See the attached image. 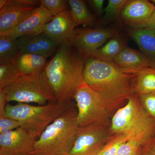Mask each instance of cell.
<instances>
[{
    "label": "cell",
    "instance_id": "cell-8",
    "mask_svg": "<svg viewBox=\"0 0 155 155\" xmlns=\"http://www.w3.org/2000/svg\"><path fill=\"white\" fill-rule=\"evenodd\" d=\"M112 136L110 126L91 125L79 127L68 155H97Z\"/></svg>",
    "mask_w": 155,
    "mask_h": 155
},
{
    "label": "cell",
    "instance_id": "cell-33",
    "mask_svg": "<svg viewBox=\"0 0 155 155\" xmlns=\"http://www.w3.org/2000/svg\"><path fill=\"white\" fill-rule=\"evenodd\" d=\"M144 28L155 29V8L151 16L145 25Z\"/></svg>",
    "mask_w": 155,
    "mask_h": 155
},
{
    "label": "cell",
    "instance_id": "cell-32",
    "mask_svg": "<svg viewBox=\"0 0 155 155\" xmlns=\"http://www.w3.org/2000/svg\"><path fill=\"white\" fill-rule=\"evenodd\" d=\"M8 103L5 95L2 89H0V118L6 116V107Z\"/></svg>",
    "mask_w": 155,
    "mask_h": 155
},
{
    "label": "cell",
    "instance_id": "cell-27",
    "mask_svg": "<svg viewBox=\"0 0 155 155\" xmlns=\"http://www.w3.org/2000/svg\"><path fill=\"white\" fill-rule=\"evenodd\" d=\"M137 96L141 107L146 114L155 122V93Z\"/></svg>",
    "mask_w": 155,
    "mask_h": 155
},
{
    "label": "cell",
    "instance_id": "cell-12",
    "mask_svg": "<svg viewBox=\"0 0 155 155\" xmlns=\"http://www.w3.org/2000/svg\"><path fill=\"white\" fill-rule=\"evenodd\" d=\"M50 12L40 5L13 29L0 33V36L17 39L24 35H33L42 33L44 26L54 18Z\"/></svg>",
    "mask_w": 155,
    "mask_h": 155
},
{
    "label": "cell",
    "instance_id": "cell-31",
    "mask_svg": "<svg viewBox=\"0 0 155 155\" xmlns=\"http://www.w3.org/2000/svg\"><path fill=\"white\" fill-rule=\"evenodd\" d=\"M140 155H155V136L143 147Z\"/></svg>",
    "mask_w": 155,
    "mask_h": 155
},
{
    "label": "cell",
    "instance_id": "cell-28",
    "mask_svg": "<svg viewBox=\"0 0 155 155\" xmlns=\"http://www.w3.org/2000/svg\"><path fill=\"white\" fill-rule=\"evenodd\" d=\"M142 147L136 142L127 140L120 146L116 155H140Z\"/></svg>",
    "mask_w": 155,
    "mask_h": 155
},
{
    "label": "cell",
    "instance_id": "cell-2",
    "mask_svg": "<svg viewBox=\"0 0 155 155\" xmlns=\"http://www.w3.org/2000/svg\"><path fill=\"white\" fill-rule=\"evenodd\" d=\"M136 75L125 72L114 62L93 58L85 60L84 82L119 108L135 94L131 81Z\"/></svg>",
    "mask_w": 155,
    "mask_h": 155
},
{
    "label": "cell",
    "instance_id": "cell-34",
    "mask_svg": "<svg viewBox=\"0 0 155 155\" xmlns=\"http://www.w3.org/2000/svg\"><path fill=\"white\" fill-rule=\"evenodd\" d=\"M8 0H0V9L2 8L6 5Z\"/></svg>",
    "mask_w": 155,
    "mask_h": 155
},
{
    "label": "cell",
    "instance_id": "cell-20",
    "mask_svg": "<svg viewBox=\"0 0 155 155\" xmlns=\"http://www.w3.org/2000/svg\"><path fill=\"white\" fill-rule=\"evenodd\" d=\"M68 2L76 26H92L98 23L96 16L90 11L84 1L69 0Z\"/></svg>",
    "mask_w": 155,
    "mask_h": 155
},
{
    "label": "cell",
    "instance_id": "cell-30",
    "mask_svg": "<svg viewBox=\"0 0 155 155\" xmlns=\"http://www.w3.org/2000/svg\"><path fill=\"white\" fill-rule=\"evenodd\" d=\"M87 2L97 15L100 16L104 14V0H89Z\"/></svg>",
    "mask_w": 155,
    "mask_h": 155
},
{
    "label": "cell",
    "instance_id": "cell-13",
    "mask_svg": "<svg viewBox=\"0 0 155 155\" xmlns=\"http://www.w3.org/2000/svg\"><path fill=\"white\" fill-rule=\"evenodd\" d=\"M155 8L147 0H128L120 14L122 21L132 29L144 28Z\"/></svg>",
    "mask_w": 155,
    "mask_h": 155
},
{
    "label": "cell",
    "instance_id": "cell-22",
    "mask_svg": "<svg viewBox=\"0 0 155 155\" xmlns=\"http://www.w3.org/2000/svg\"><path fill=\"white\" fill-rule=\"evenodd\" d=\"M19 53L17 39L0 36V65L14 64Z\"/></svg>",
    "mask_w": 155,
    "mask_h": 155
},
{
    "label": "cell",
    "instance_id": "cell-24",
    "mask_svg": "<svg viewBox=\"0 0 155 155\" xmlns=\"http://www.w3.org/2000/svg\"><path fill=\"white\" fill-rule=\"evenodd\" d=\"M20 75L13 64L0 65V89H3L17 80Z\"/></svg>",
    "mask_w": 155,
    "mask_h": 155
},
{
    "label": "cell",
    "instance_id": "cell-3",
    "mask_svg": "<svg viewBox=\"0 0 155 155\" xmlns=\"http://www.w3.org/2000/svg\"><path fill=\"white\" fill-rule=\"evenodd\" d=\"M110 127L112 135L123 134L128 140L143 147L155 136V122L141 107L135 94L116 111L111 118Z\"/></svg>",
    "mask_w": 155,
    "mask_h": 155
},
{
    "label": "cell",
    "instance_id": "cell-35",
    "mask_svg": "<svg viewBox=\"0 0 155 155\" xmlns=\"http://www.w3.org/2000/svg\"><path fill=\"white\" fill-rule=\"evenodd\" d=\"M151 2H152L155 3V0H152V1H151Z\"/></svg>",
    "mask_w": 155,
    "mask_h": 155
},
{
    "label": "cell",
    "instance_id": "cell-10",
    "mask_svg": "<svg viewBox=\"0 0 155 155\" xmlns=\"http://www.w3.org/2000/svg\"><path fill=\"white\" fill-rule=\"evenodd\" d=\"M40 5L38 0H8L0 9V33L13 29Z\"/></svg>",
    "mask_w": 155,
    "mask_h": 155
},
{
    "label": "cell",
    "instance_id": "cell-36",
    "mask_svg": "<svg viewBox=\"0 0 155 155\" xmlns=\"http://www.w3.org/2000/svg\"><path fill=\"white\" fill-rule=\"evenodd\" d=\"M0 155H6L2 153H0Z\"/></svg>",
    "mask_w": 155,
    "mask_h": 155
},
{
    "label": "cell",
    "instance_id": "cell-14",
    "mask_svg": "<svg viewBox=\"0 0 155 155\" xmlns=\"http://www.w3.org/2000/svg\"><path fill=\"white\" fill-rule=\"evenodd\" d=\"M20 52L31 53L48 58L54 54L60 44L43 33L24 35L17 39Z\"/></svg>",
    "mask_w": 155,
    "mask_h": 155
},
{
    "label": "cell",
    "instance_id": "cell-15",
    "mask_svg": "<svg viewBox=\"0 0 155 155\" xmlns=\"http://www.w3.org/2000/svg\"><path fill=\"white\" fill-rule=\"evenodd\" d=\"M76 27L69 9L54 17L47 23L42 33L58 42L59 44L67 41Z\"/></svg>",
    "mask_w": 155,
    "mask_h": 155
},
{
    "label": "cell",
    "instance_id": "cell-4",
    "mask_svg": "<svg viewBox=\"0 0 155 155\" xmlns=\"http://www.w3.org/2000/svg\"><path fill=\"white\" fill-rule=\"evenodd\" d=\"M74 105L49 125L37 139L31 155H68L79 126Z\"/></svg>",
    "mask_w": 155,
    "mask_h": 155
},
{
    "label": "cell",
    "instance_id": "cell-16",
    "mask_svg": "<svg viewBox=\"0 0 155 155\" xmlns=\"http://www.w3.org/2000/svg\"><path fill=\"white\" fill-rule=\"evenodd\" d=\"M113 62L125 72L132 74H136L139 71L150 67L148 60L143 53L127 46Z\"/></svg>",
    "mask_w": 155,
    "mask_h": 155
},
{
    "label": "cell",
    "instance_id": "cell-23",
    "mask_svg": "<svg viewBox=\"0 0 155 155\" xmlns=\"http://www.w3.org/2000/svg\"><path fill=\"white\" fill-rule=\"evenodd\" d=\"M127 0H109L105 8L104 9L102 22L104 23L116 20L120 16L121 12Z\"/></svg>",
    "mask_w": 155,
    "mask_h": 155
},
{
    "label": "cell",
    "instance_id": "cell-25",
    "mask_svg": "<svg viewBox=\"0 0 155 155\" xmlns=\"http://www.w3.org/2000/svg\"><path fill=\"white\" fill-rule=\"evenodd\" d=\"M128 138L122 134L113 135L97 155H116L120 146Z\"/></svg>",
    "mask_w": 155,
    "mask_h": 155
},
{
    "label": "cell",
    "instance_id": "cell-26",
    "mask_svg": "<svg viewBox=\"0 0 155 155\" xmlns=\"http://www.w3.org/2000/svg\"><path fill=\"white\" fill-rule=\"evenodd\" d=\"M41 5L43 6L54 17L68 10V1L65 0H40Z\"/></svg>",
    "mask_w": 155,
    "mask_h": 155
},
{
    "label": "cell",
    "instance_id": "cell-7",
    "mask_svg": "<svg viewBox=\"0 0 155 155\" xmlns=\"http://www.w3.org/2000/svg\"><path fill=\"white\" fill-rule=\"evenodd\" d=\"M7 102L35 103L44 105L57 101L44 70L35 75L21 76L2 89Z\"/></svg>",
    "mask_w": 155,
    "mask_h": 155
},
{
    "label": "cell",
    "instance_id": "cell-11",
    "mask_svg": "<svg viewBox=\"0 0 155 155\" xmlns=\"http://www.w3.org/2000/svg\"><path fill=\"white\" fill-rule=\"evenodd\" d=\"M37 139L21 127L0 134V153L6 155H31Z\"/></svg>",
    "mask_w": 155,
    "mask_h": 155
},
{
    "label": "cell",
    "instance_id": "cell-5",
    "mask_svg": "<svg viewBox=\"0 0 155 155\" xmlns=\"http://www.w3.org/2000/svg\"><path fill=\"white\" fill-rule=\"evenodd\" d=\"M72 105V102L61 104L57 101L44 105L24 103L7 104L6 116L19 122L20 127L38 138L49 125Z\"/></svg>",
    "mask_w": 155,
    "mask_h": 155
},
{
    "label": "cell",
    "instance_id": "cell-9",
    "mask_svg": "<svg viewBox=\"0 0 155 155\" xmlns=\"http://www.w3.org/2000/svg\"><path fill=\"white\" fill-rule=\"evenodd\" d=\"M118 35L110 28H82L75 29L67 41L86 60L110 39Z\"/></svg>",
    "mask_w": 155,
    "mask_h": 155
},
{
    "label": "cell",
    "instance_id": "cell-18",
    "mask_svg": "<svg viewBox=\"0 0 155 155\" xmlns=\"http://www.w3.org/2000/svg\"><path fill=\"white\" fill-rule=\"evenodd\" d=\"M48 58L27 53H19L13 64L20 76L38 74L44 70Z\"/></svg>",
    "mask_w": 155,
    "mask_h": 155
},
{
    "label": "cell",
    "instance_id": "cell-19",
    "mask_svg": "<svg viewBox=\"0 0 155 155\" xmlns=\"http://www.w3.org/2000/svg\"><path fill=\"white\" fill-rule=\"evenodd\" d=\"M131 84L137 96L155 93V69L148 67L139 71Z\"/></svg>",
    "mask_w": 155,
    "mask_h": 155
},
{
    "label": "cell",
    "instance_id": "cell-1",
    "mask_svg": "<svg viewBox=\"0 0 155 155\" xmlns=\"http://www.w3.org/2000/svg\"><path fill=\"white\" fill-rule=\"evenodd\" d=\"M85 59L68 41L61 43L45 69L46 75L56 101L71 102L79 87L84 82Z\"/></svg>",
    "mask_w": 155,
    "mask_h": 155
},
{
    "label": "cell",
    "instance_id": "cell-17",
    "mask_svg": "<svg viewBox=\"0 0 155 155\" xmlns=\"http://www.w3.org/2000/svg\"><path fill=\"white\" fill-rule=\"evenodd\" d=\"M128 33L147 58L150 68L155 69V29L130 28Z\"/></svg>",
    "mask_w": 155,
    "mask_h": 155
},
{
    "label": "cell",
    "instance_id": "cell-6",
    "mask_svg": "<svg viewBox=\"0 0 155 155\" xmlns=\"http://www.w3.org/2000/svg\"><path fill=\"white\" fill-rule=\"evenodd\" d=\"M79 127L91 125L110 126L119 107L83 82L74 96Z\"/></svg>",
    "mask_w": 155,
    "mask_h": 155
},
{
    "label": "cell",
    "instance_id": "cell-29",
    "mask_svg": "<svg viewBox=\"0 0 155 155\" xmlns=\"http://www.w3.org/2000/svg\"><path fill=\"white\" fill-rule=\"evenodd\" d=\"M20 126V123L12 118L7 116L0 118V134L7 133Z\"/></svg>",
    "mask_w": 155,
    "mask_h": 155
},
{
    "label": "cell",
    "instance_id": "cell-21",
    "mask_svg": "<svg viewBox=\"0 0 155 155\" xmlns=\"http://www.w3.org/2000/svg\"><path fill=\"white\" fill-rule=\"evenodd\" d=\"M126 46L124 39L117 35L106 42L93 54L91 58L113 62L115 58Z\"/></svg>",
    "mask_w": 155,
    "mask_h": 155
}]
</instances>
